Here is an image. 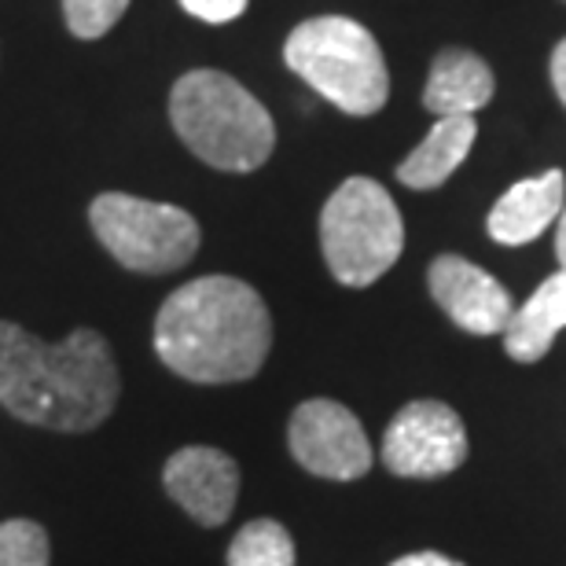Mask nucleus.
Instances as JSON below:
<instances>
[{"label":"nucleus","mask_w":566,"mask_h":566,"mask_svg":"<svg viewBox=\"0 0 566 566\" xmlns=\"http://www.w3.org/2000/svg\"><path fill=\"white\" fill-rule=\"evenodd\" d=\"M321 251L346 287H368L387 276L405 251L398 202L379 180L346 177L321 210Z\"/></svg>","instance_id":"obj_5"},{"label":"nucleus","mask_w":566,"mask_h":566,"mask_svg":"<svg viewBox=\"0 0 566 566\" xmlns=\"http://www.w3.org/2000/svg\"><path fill=\"white\" fill-rule=\"evenodd\" d=\"M566 327V269H559L556 276H548L530 298L512 310L504 327V349L507 357L534 365L552 349L556 335Z\"/></svg>","instance_id":"obj_13"},{"label":"nucleus","mask_w":566,"mask_h":566,"mask_svg":"<svg viewBox=\"0 0 566 566\" xmlns=\"http://www.w3.org/2000/svg\"><path fill=\"white\" fill-rule=\"evenodd\" d=\"M556 258H559V265L566 269V207H563L559 224H556Z\"/></svg>","instance_id":"obj_21"},{"label":"nucleus","mask_w":566,"mask_h":566,"mask_svg":"<svg viewBox=\"0 0 566 566\" xmlns=\"http://www.w3.org/2000/svg\"><path fill=\"white\" fill-rule=\"evenodd\" d=\"M552 85H556V96L566 107V38L556 44V52H552Z\"/></svg>","instance_id":"obj_19"},{"label":"nucleus","mask_w":566,"mask_h":566,"mask_svg":"<svg viewBox=\"0 0 566 566\" xmlns=\"http://www.w3.org/2000/svg\"><path fill=\"white\" fill-rule=\"evenodd\" d=\"M180 8H185L191 19L221 27V22H235L243 15L247 0H180Z\"/></svg>","instance_id":"obj_18"},{"label":"nucleus","mask_w":566,"mask_h":566,"mask_svg":"<svg viewBox=\"0 0 566 566\" xmlns=\"http://www.w3.org/2000/svg\"><path fill=\"white\" fill-rule=\"evenodd\" d=\"M427 283L449 321L471 335H501L515 310L504 283L460 254L434 258L427 269Z\"/></svg>","instance_id":"obj_10"},{"label":"nucleus","mask_w":566,"mask_h":566,"mask_svg":"<svg viewBox=\"0 0 566 566\" xmlns=\"http://www.w3.org/2000/svg\"><path fill=\"white\" fill-rule=\"evenodd\" d=\"M283 60L349 118H371L390 99L387 55L371 30L346 15H316L291 30Z\"/></svg>","instance_id":"obj_4"},{"label":"nucleus","mask_w":566,"mask_h":566,"mask_svg":"<svg viewBox=\"0 0 566 566\" xmlns=\"http://www.w3.org/2000/svg\"><path fill=\"white\" fill-rule=\"evenodd\" d=\"M273 349V316L247 280L199 276L177 287L155 316V354L174 376L221 387L262 371Z\"/></svg>","instance_id":"obj_2"},{"label":"nucleus","mask_w":566,"mask_h":566,"mask_svg":"<svg viewBox=\"0 0 566 566\" xmlns=\"http://www.w3.org/2000/svg\"><path fill=\"white\" fill-rule=\"evenodd\" d=\"M52 545L49 530L33 518H8L0 523V566H49Z\"/></svg>","instance_id":"obj_16"},{"label":"nucleus","mask_w":566,"mask_h":566,"mask_svg":"<svg viewBox=\"0 0 566 566\" xmlns=\"http://www.w3.org/2000/svg\"><path fill=\"white\" fill-rule=\"evenodd\" d=\"M163 485L199 526H224L240 496V463L213 446H185L166 460Z\"/></svg>","instance_id":"obj_9"},{"label":"nucleus","mask_w":566,"mask_h":566,"mask_svg":"<svg viewBox=\"0 0 566 566\" xmlns=\"http://www.w3.org/2000/svg\"><path fill=\"white\" fill-rule=\"evenodd\" d=\"M169 122L191 155L224 174H254L276 147L269 111L235 77L210 66L177 77L169 93Z\"/></svg>","instance_id":"obj_3"},{"label":"nucleus","mask_w":566,"mask_h":566,"mask_svg":"<svg viewBox=\"0 0 566 566\" xmlns=\"http://www.w3.org/2000/svg\"><path fill=\"white\" fill-rule=\"evenodd\" d=\"M287 449L316 479L354 482L371 471V446L365 427L346 405L332 398L302 401L291 412L287 423Z\"/></svg>","instance_id":"obj_7"},{"label":"nucleus","mask_w":566,"mask_h":566,"mask_svg":"<svg viewBox=\"0 0 566 566\" xmlns=\"http://www.w3.org/2000/svg\"><path fill=\"white\" fill-rule=\"evenodd\" d=\"M563 207H566V177L563 169H548V174L526 177L507 188L490 210L485 229H490L496 243L523 247L534 243L552 221H559Z\"/></svg>","instance_id":"obj_11"},{"label":"nucleus","mask_w":566,"mask_h":566,"mask_svg":"<svg viewBox=\"0 0 566 566\" xmlns=\"http://www.w3.org/2000/svg\"><path fill=\"white\" fill-rule=\"evenodd\" d=\"M496 77L482 55L468 49H446L434 55L423 88V107L430 115H479V111L493 99Z\"/></svg>","instance_id":"obj_12"},{"label":"nucleus","mask_w":566,"mask_h":566,"mask_svg":"<svg viewBox=\"0 0 566 566\" xmlns=\"http://www.w3.org/2000/svg\"><path fill=\"white\" fill-rule=\"evenodd\" d=\"M126 8H129V0H63V19L74 38L99 41L104 33L118 27Z\"/></svg>","instance_id":"obj_17"},{"label":"nucleus","mask_w":566,"mask_h":566,"mask_svg":"<svg viewBox=\"0 0 566 566\" xmlns=\"http://www.w3.org/2000/svg\"><path fill=\"white\" fill-rule=\"evenodd\" d=\"M229 566H294V537L276 518H254L232 537Z\"/></svg>","instance_id":"obj_15"},{"label":"nucleus","mask_w":566,"mask_h":566,"mask_svg":"<svg viewBox=\"0 0 566 566\" xmlns=\"http://www.w3.org/2000/svg\"><path fill=\"white\" fill-rule=\"evenodd\" d=\"M468 460V430L446 401H409L382 434V463L398 479H438Z\"/></svg>","instance_id":"obj_8"},{"label":"nucleus","mask_w":566,"mask_h":566,"mask_svg":"<svg viewBox=\"0 0 566 566\" xmlns=\"http://www.w3.org/2000/svg\"><path fill=\"white\" fill-rule=\"evenodd\" d=\"M474 137H479L474 115L438 118L423 137V144L412 147V155L398 166V180L405 188H416V191L441 188L460 169L463 158L471 155Z\"/></svg>","instance_id":"obj_14"},{"label":"nucleus","mask_w":566,"mask_h":566,"mask_svg":"<svg viewBox=\"0 0 566 566\" xmlns=\"http://www.w3.org/2000/svg\"><path fill=\"white\" fill-rule=\"evenodd\" d=\"M88 224L122 269L144 276L185 269L202 240L199 221L188 210L174 202L126 196V191H104L88 202Z\"/></svg>","instance_id":"obj_6"},{"label":"nucleus","mask_w":566,"mask_h":566,"mask_svg":"<svg viewBox=\"0 0 566 566\" xmlns=\"http://www.w3.org/2000/svg\"><path fill=\"white\" fill-rule=\"evenodd\" d=\"M118 394L115 354L96 327H77L63 343H44L27 327L0 321V405L15 420L88 434L107 423Z\"/></svg>","instance_id":"obj_1"},{"label":"nucleus","mask_w":566,"mask_h":566,"mask_svg":"<svg viewBox=\"0 0 566 566\" xmlns=\"http://www.w3.org/2000/svg\"><path fill=\"white\" fill-rule=\"evenodd\" d=\"M390 566H463V563L449 559V556H441V552H412V556L394 559Z\"/></svg>","instance_id":"obj_20"}]
</instances>
